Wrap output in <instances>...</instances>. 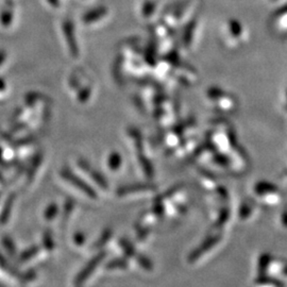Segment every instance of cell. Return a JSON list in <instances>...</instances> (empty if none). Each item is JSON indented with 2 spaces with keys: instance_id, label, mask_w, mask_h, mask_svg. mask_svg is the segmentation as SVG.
I'll use <instances>...</instances> for the list:
<instances>
[{
  "instance_id": "obj_5",
  "label": "cell",
  "mask_w": 287,
  "mask_h": 287,
  "mask_svg": "<svg viewBox=\"0 0 287 287\" xmlns=\"http://www.w3.org/2000/svg\"><path fill=\"white\" fill-rule=\"evenodd\" d=\"M120 163H122V159H120V155L117 152H114L110 155L109 157V166L112 170H116Z\"/></svg>"
},
{
  "instance_id": "obj_7",
  "label": "cell",
  "mask_w": 287,
  "mask_h": 287,
  "mask_svg": "<svg viewBox=\"0 0 287 287\" xmlns=\"http://www.w3.org/2000/svg\"><path fill=\"white\" fill-rule=\"evenodd\" d=\"M36 252H38V247H33L31 249H28L27 251L24 252V254L21 256V261H27V260H29V258L33 257Z\"/></svg>"
},
{
  "instance_id": "obj_6",
  "label": "cell",
  "mask_w": 287,
  "mask_h": 287,
  "mask_svg": "<svg viewBox=\"0 0 287 287\" xmlns=\"http://www.w3.org/2000/svg\"><path fill=\"white\" fill-rule=\"evenodd\" d=\"M110 237H111V231L110 230H106L105 232H104V234L101 235V237L95 243V247H100V246L105 245L108 242V240L110 239Z\"/></svg>"
},
{
  "instance_id": "obj_4",
  "label": "cell",
  "mask_w": 287,
  "mask_h": 287,
  "mask_svg": "<svg viewBox=\"0 0 287 287\" xmlns=\"http://www.w3.org/2000/svg\"><path fill=\"white\" fill-rule=\"evenodd\" d=\"M13 202H14V197L13 196L8 198L7 203L4 207V211L2 213V215H0V221H2V222H7L8 218H9V215H10V211H9V210L12 208Z\"/></svg>"
},
{
  "instance_id": "obj_3",
  "label": "cell",
  "mask_w": 287,
  "mask_h": 287,
  "mask_svg": "<svg viewBox=\"0 0 287 287\" xmlns=\"http://www.w3.org/2000/svg\"><path fill=\"white\" fill-rule=\"evenodd\" d=\"M80 166H81V168L84 170V171H86V172H90V175H91V178H92V180H94L95 182H97L101 187H104V188H106L107 187V182H106V180H105V178H104V175L101 174L100 172H97V171H92L91 169H90V167L88 168V165H87V163H85V162H83V161H81L80 162Z\"/></svg>"
},
{
  "instance_id": "obj_2",
  "label": "cell",
  "mask_w": 287,
  "mask_h": 287,
  "mask_svg": "<svg viewBox=\"0 0 287 287\" xmlns=\"http://www.w3.org/2000/svg\"><path fill=\"white\" fill-rule=\"evenodd\" d=\"M104 257H105L104 252L97 254L95 257H92L90 262L84 268H83V269L80 271V273L77 275L75 284L79 285V284H82L84 281H86L87 277L95 271L96 267L101 263V261L104 260Z\"/></svg>"
},
{
  "instance_id": "obj_1",
  "label": "cell",
  "mask_w": 287,
  "mask_h": 287,
  "mask_svg": "<svg viewBox=\"0 0 287 287\" xmlns=\"http://www.w3.org/2000/svg\"><path fill=\"white\" fill-rule=\"evenodd\" d=\"M61 174H62L63 179H65L67 182H69L71 185H73V186H75L76 188H78L79 190H82L89 198H94L95 199L97 197L95 190L92 189L89 186V185H87L86 182H84L82 179H80L77 174L71 172L69 169H67V168L63 169Z\"/></svg>"
},
{
  "instance_id": "obj_8",
  "label": "cell",
  "mask_w": 287,
  "mask_h": 287,
  "mask_svg": "<svg viewBox=\"0 0 287 287\" xmlns=\"http://www.w3.org/2000/svg\"><path fill=\"white\" fill-rule=\"evenodd\" d=\"M57 212H58V207L55 206V205H51L48 210L46 211V214H45V217L47 218L48 220L52 219L55 215H57Z\"/></svg>"
}]
</instances>
